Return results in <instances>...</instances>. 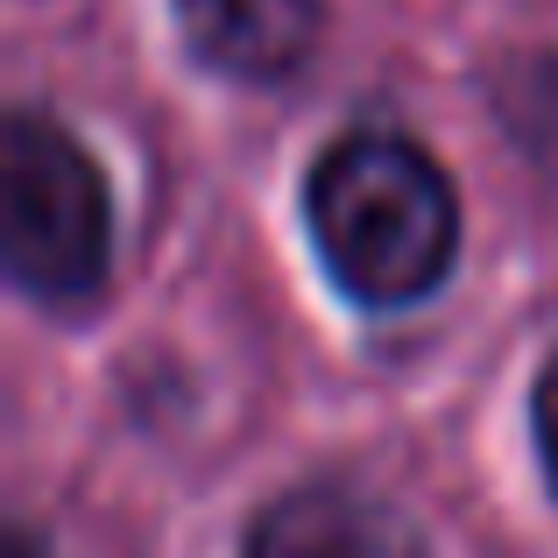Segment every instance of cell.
<instances>
[{
    "instance_id": "cell-3",
    "label": "cell",
    "mask_w": 558,
    "mask_h": 558,
    "mask_svg": "<svg viewBox=\"0 0 558 558\" xmlns=\"http://www.w3.org/2000/svg\"><path fill=\"white\" fill-rule=\"evenodd\" d=\"M241 558H432V545L361 481H298L255 509Z\"/></svg>"
},
{
    "instance_id": "cell-4",
    "label": "cell",
    "mask_w": 558,
    "mask_h": 558,
    "mask_svg": "<svg viewBox=\"0 0 558 558\" xmlns=\"http://www.w3.org/2000/svg\"><path fill=\"white\" fill-rule=\"evenodd\" d=\"M170 14L198 64L247 85L290 78L326 36V0H170Z\"/></svg>"
},
{
    "instance_id": "cell-2",
    "label": "cell",
    "mask_w": 558,
    "mask_h": 558,
    "mask_svg": "<svg viewBox=\"0 0 558 558\" xmlns=\"http://www.w3.org/2000/svg\"><path fill=\"white\" fill-rule=\"evenodd\" d=\"M0 255L43 304H85L113 269L107 170L43 107H14L0 128Z\"/></svg>"
},
{
    "instance_id": "cell-1",
    "label": "cell",
    "mask_w": 558,
    "mask_h": 558,
    "mask_svg": "<svg viewBox=\"0 0 558 558\" xmlns=\"http://www.w3.org/2000/svg\"><path fill=\"white\" fill-rule=\"evenodd\" d=\"M304 233L354 304H424L460 262V191L424 142L347 128L304 170Z\"/></svg>"
},
{
    "instance_id": "cell-5",
    "label": "cell",
    "mask_w": 558,
    "mask_h": 558,
    "mask_svg": "<svg viewBox=\"0 0 558 558\" xmlns=\"http://www.w3.org/2000/svg\"><path fill=\"white\" fill-rule=\"evenodd\" d=\"M531 438H537V466H545V488L558 495V354L537 368L531 381Z\"/></svg>"
},
{
    "instance_id": "cell-6",
    "label": "cell",
    "mask_w": 558,
    "mask_h": 558,
    "mask_svg": "<svg viewBox=\"0 0 558 558\" xmlns=\"http://www.w3.org/2000/svg\"><path fill=\"white\" fill-rule=\"evenodd\" d=\"M8 558H43V545H36V531H14V537H8Z\"/></svg>"
}]
</instances>
